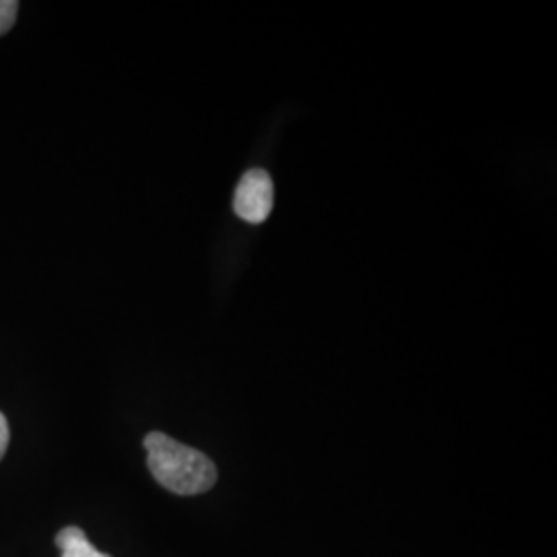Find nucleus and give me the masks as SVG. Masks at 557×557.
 Returning a JSON list of instances; mask_svg holds the SVG:
<instances>
[{"mask_svg": "<svg viewBox=\"0 0 557 557\" xmlns=\"http://www.w3.org/2000/svg\"><path fill=\"white\" fill-rule=\"evenodd\" d=\"M145 448L151 475L178 496L205 494L218 481V469L211 458L161 432L147 434Z\"/></svg>", "mask_w": 557, "mask_h": 557, "instance_id": "1", "label": "nucleus"}, {"mask_svg": "<svg viewBox=\"0 0 557 557\" xmlns=\"http://www.w3.org/2000/svg\"><path fill=\"white\" fill-rule=\"evenodd\" d=\"M273 211V180L264 170H250L239 180L234 213L248 223H262Z\"/></svg>", "mask_w": 557, "mask_h": 557, "instance_id": "2", "label": "nucleus"}, {"mask_svg": "<svg viewBox=\"0 0 557 557\" xmlns=\"http://www.w3.org/2000/svg\"><path fill=\"white\" fill-rule=\"evenodd\" d=\"M60 557H112L96 549L79 527H66L57 535Z\"/></svg>", "mask_w": 557, "mask_h": 557, "instance_id": "3", "label": "nucleus"}, {"mask_svg": "<svg viewBox=\"0 0 557 557\" xmlns=\"http://www.w3.org/2000/svg\"><path fill=\"white\" fill-rule=\"evenodd\" d=\"M17 11H20V2L0 0V36H4L13 27V23L17 20Z\"/></svg>", "mask_w": 557, "mask_h": 557, "instance_id": "4", "label": "nucleus"}, {"mask_svg": "<svg viewBox=\"0 0 557 557\" xmlns=\"http://www.w3.org/2000/svg\"><path fill=\"white\" fill-rule=\"evenodd\" d=\"M9 438H11L9 423H7V418L0 413V460H2L4 453H7V448H9Z\"/></svg>", "mask_w": 557, "mask_h": 557, "instance_id": "5", "label": "nucleus"}]
</instances>
